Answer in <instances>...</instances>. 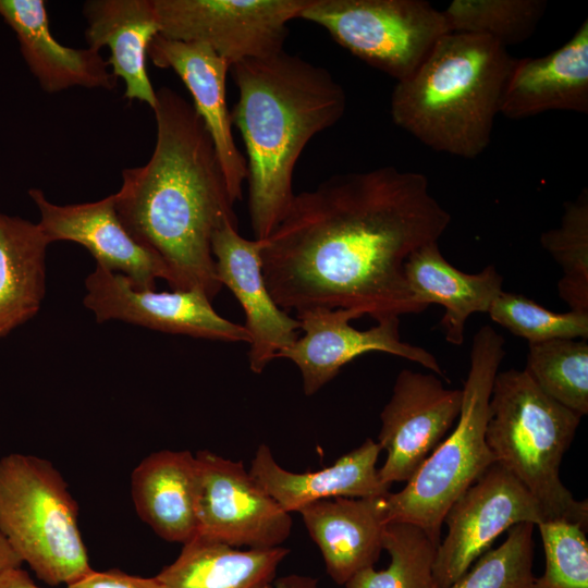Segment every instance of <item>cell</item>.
Wrapping results in <instances>:
<instances>
[{
	"label": "cell",
	"mask_w": 588,
	"mask_h": 588,
	"mask_svg": "<svg viewBox=\"0 0 588 588\" xmlns=\"http://www.w3.org/2000/svg\"><path fill=\"white\" fill-rule=\"evenodd\" d=\"M514 60L487 36L450 32L411 77L396 82L392 121L434 151L476 158L491 142Z\"/></svg>",
	"instance_id": "277c9868"
},
{
	"label": "cell",
	"mask_w": 588,
	"mask_h": 588,
	"mask_svg": "<svg viewBox=\"0 0 588 588\" xmlns=\"http://www.w3.org/2000/svg\"><path fill=\"white\" fill-rule=\"evenodd\" d=\"M196 491L197 465L189 451L154 452L132 473L137 515L169 542L184 544L197 536Z\"/></svg>",
	"instance_id": "cb8c5ba5"
},
{
	"label": "cell",
	"mask_w": 588,
	"mask_h": 588,
	"mask_svg": "<svg viewBox=\"0 0 588 588\" xmlns=\"http://www.w3.org/2000/svg\"><path fill=\"white\" fill-rule=\"evenodd\" d=\"M262 241L240 235L237 225L226 222L212 235L211 252L217 277L236 297L246 316L249 335L248 363L261 373L278 354L298 338L301 323L272 298L262 272Z\"/></svg>",
	"instance_id": "2e32d148"
},
{
	"label": "cell",
	"mask_w": 588,
	"mask_h": 588,
	"mask_svg": "<svg viewBox=\"0 0 588 588\" xmlns=\"http://www.w3.org/2000/svg\"><path fill=\"white\" fill-rule=\"evenodd\" d=\"M159 35L210 47L232 65L281 52L310 0H152Z\"/></svg>",
	"instance_id": "9c48e42d"
},
{
	"label": "cell",
	"mask_w": 588,
	"mask_h": 588,
	"mask_svg": "<svg viewBox=\"0 0 588 588\" xmlns=\"http://www.w3.org/2000/svg\"><path fill=\"white\" fill-rule=\"evenodd\" d=\"M23 563L0 532V573Z\"/></svg>",
	"instance_id": "8d00e7d4"
},
{
	"label": "cell",
	"mask_w": 588,
	"mask_h": 588,
	"mask_svg": "<svg viewBox=\"0 0 588 588\" xmlns=\"http://www.w3.org/2000/svg\"><path fill=\"white\" fill-rule=\"evenodd\" d=\"M289 553L282 546L242 550L196 536L156 577L162 588H272Z\"/></svg>",
	"instance_id": "d4e9b609"
},
{
	"label": "cell",
	"mask_w": 588,
	"mask_h": 588,
	"mask_svg": "<svg viewBox=\"0 0 588 588\" xmlns=\"http://www.w3.org/2000/svg\"><path fill=\"white\" fill-rule=\"evenodd\" d=\"M299 19L396 82L411 77L450 33L442 11L424 0H310Z\"/></svg>",
	"instance_id": "ba28073f"
},
{
	"label": "cell",
	"mask_w": 588,
	"mask_h": 588,
	"mask_svg": "<svg viewBox=\"0 0 588 588\" xmlns=\"http://www.w3.org/2000/svg\"><path fill=\"white\" fill-rule=\"evenodd\" d=\"M88 48L108 47L111 72L124 82V97L156 107L147 71L148 49L159 35L152 0H89L83 7Z\"/></svg>",
	"instance_id": "7402d4cb"
},
{
	"label": "cell",
	"mask_w": 588,
	"mask_h": 588,
	"mask_svg": "<svg viewBox=\"0 0 588 588\" xmlns=\"http://www.w3.org/2000/svg\"><path fill=\"white\" fill-rule=\"evenodd\" d=\"M547 7L546 0H454L442 12L450 32L487 36L506 48L534 34Z\"/></svg>",
	"instance_id": "f546056e"
},
{
	"label": "cell",
	"mask_w": 588,
	"mask_h": 588,
	"mask_svg": "<svg viewBox=\"0 0 588 588\" xmlns=\"http://www.w3.org/2000/svg\"><path fill=\"white\" fill-rule=\"evenodd\" d=\"M504 344V338L490 326L475 333L454 429L402 490L388 494L387 523L416 525L439 544L450 506L494 463L486 428L493 381L505 356Z\"/></svg>",
	"instance_id": "8992f818"
},
{
	"label": "cell",
	"mask_w": 588,
	"mask_h": 588,
	"mask_svg": "<svg viewBox=\"0 0 588 588\" xmlns=\"http://www.w3.org/2000/svg\"><path fill=\"white\" fill-rule=\"evenodd\" d=\"M418 526L408 523H388L382 549L390 555L385 569L367 567L355 574L345 588H438L433 563L438 549Z\"/></svg>",
	"instance_id": "4316f807"
},
{
	"label": "cell",
	"mask_w": 588,
	"mask_h": 588,
	"mask_svg": "<svg viewBox=\"0 0 588 588\" xmlns=\"http://www.w3.org/2000/svg\"><path fill=\"white\" fill-rule=\"evenodd\" d=\"M405 278L415 302L425 310L431 304L444 308L441 327L446 342L463 345L465 323L476 313H488L501 294L503 277L492 265L466 273L441 254L438 242L414 252L405 262Z\"/></svg>",
	"instance_id": "603a6c76"
},
{
	"label": "cell",
	"mask_w": 588,
	"mask_h": 588,
	"mask_svg": "<svg viewBox=\"0 0 588 588\" xmlns=\"http://www.w3.org/2000/svg\"><path fill=\"white\" fill-rule=\"evenodd\" d=\"M380 452L379 443L368 438L331 466L316 471L293 473L277 463L267 444H260L248 473L291 514L314 502L332 498L387 497L390 486L381 481L376 467Z\"/></svg>",
	"instance_id": "d6986e66"
},
{
	"label": "cell",
	"mask_w": 588,
	"mask_h": 588,
	"mask_svg": "<svg viewBox=\"0 0 588 588\" xmlns=\"http://www.w3.org/2000/svg\"><path fill=\"white\" fill-rule=\"evenodd\" d=\"M0 15L15 33L24 61L46 93L115 87L118 78L100 51L71 48L53 37L45 1L0 0Z\"/></svg>",
	"instance_id": "44dd1931"
},
{
	"label": "cell",
	"mask_w": 588,
	"mask_h": 588,
	"mask_svg": "<svg viewBox=\"0 0 588 588\" xmlns=\"http://www.w3.org/2000/svg\"><path fill=\"white\" fill-rule=\"evenodd\" d=\"M49 244L38 223L0 212V338L39 311Z\"/></svg>",
	"instance_id": "484cf974"
},
{
	"label": "cell",
	"mask_w": 588,
	"mask_h": 588,
	"mask_svg": "<svg viewBox=\"0 0 588 588\" xmlns=\"http://www.w3.org/2000/svg\"><path fill=\"white\" fill-rule=\"evenodd\" d=\"M462 399V389L445 388L433 372H399L380 413L378 443L387 458L378 471L383 483L413 477L456 422Z\"/></svg>",
	"instance_id": "7c38bea8"
},
{
	"label": "cell",
	"mask_w": 588,
	"mask_h": 588,
	"mask_svg": "<svg viewBox=\"0 0 588 588\" xmlns=\"http://www.w3.org/2000/svg\"><path fill=\"white\" fill-rule=\"evenodd\" d=\"M540 244L561 267L558 294L569 310L588 313V189L563 206L561 223L540 235Z\"/></svg>",
	"instance_id": "f1b7e54d"
},
{
	"label": "cell",
	"mask_w": 588,
	"mask_h": 588,
	"mask_svg": "<svg viewBox=\"0 0 588 588\" xmlns=\"http://www.w3.org/2000/svg\"><path fill=\"white\" fill-rule=\"evenodd\" d=\"M66 588H162L155 577H140L119 569L97 572L91 569L79 579L69 584Z\"/></svg>",
	"instance_id": "836d02e7"
},
{
	"label": "cell",
	"mask_w": 588,
	"mask_h": 588,
	"mask_svg": "<svg viewBox=\"0 0 588 588\" xmlns=\"http://www.w3.org/2000/svg\"><path fill=\"white\" fill-rule=\"evenodd\" d=\"M495 323L529 344L560 339H588V313H555L525 295L504 292L494 299L489 311Z\"/></svg>",
	"instance_id": "4dcf8cb0"
},
{
	"label": "cell",
	"mask_w": 588,
	"mask_h": 588,
	"mask_svg": "<svg viewBox=\"0 0 588 588\" xmlns=\"http://www.w3.org/2000/svg\"><path fill=\"white\" fill-rule=\"evenodd\" d=\"M0 588H40L28 573L17 567H11L0 573Z\"/></svg>",
	"instance_id": "e575fe53"
},
{
	"label": "cell",
	"mask_w": 588,
	"mask_h": 588,
	"mask_svg": "<svg viewBox=\"0 0 588 588\" xmlns=\"http://www.w3.org/2000/svg\"><path fill=\"white\" fill-rule=\"evenodd\" d=\"M553 110L588 113V21L559 49L516 59L505 82L500 111L520 120Z\"/></svg>",
	"instance_id": "ac0fdd59"
},
{
	"label": "cell",
	"mask_w": 588,
	"mask_h": 588,
	"mask_svg": "<svg viewBox=\"0 0 588 588\" xmlns=\"http://www.w3.org/2000/svg\"><path fill=\"white\" fill-rule=\"evenodd\" d=\"M581 417L558 403L523 369L494 378L486 441L494 463L511 473L541 504L548 522L587 530V500H576L560 478V465Z\"/></svg>",
	"instance_id": "5b68a950"
},
{
	"label": "cell",
	"mask_w": 588,
	"mask_h": 588,
	"mask_svg": "<svg viewBox=\"0 0 588 588\" xmlns=\"http://www.w3.org/2000/svg\"><path fill=\"white\" fill-rule=\"evenodd\" d=\"M546 567L527 588H588V540L578 524L544 522L537 525Z\"/></svg>",
	"instance_id": "d6a6232c"
},
{
	"label": "cell",
	"mask_w": 588,
	"mask_h": 588,
	"mask_svg": "<svg viewBox=\"0 0 588 588\" xmlns=\"http://www.w3.org/2000/svg\"><path fill=\"white\" fill-rule=\"evenodd\" d=\"M148 58L161 69H171L193 98V107L208 131L217 151L231 198H242L247 177L246 159L235 144L226 101V75L231 64L210 47L172 40L157 35Z\"/></svg>",
	"instance_id": "e0dca14e"
},
{
	"label": "cell",
	"mask_w": 588,
	"mask_h": 588,
	"mask_svg": "<svg viewBox=\"0 0 588 588\" xmlns=\"http://www.w3.org/2000/svg\"><path fill=\"white\" fill-rule=\"evenodd\" d=\"M358 318L357 314L340 308L296 313L304 335L282 350L277 358H287L297 366L306 395L318 392L343 366L369 352L402 357L444 377L438 359L430 352L401 340L400 317L379 320L368 330H357L350 324Z\"/></svg>",
	"instance_id": "5bb4252c"
},
{
	"label": "cell",
	"mask_w": 588,
	"mask_h": 588,
	"mask_svg": "<svg viewBox=\"0 0 588 588\" xmlns=\"http://www.w3.org/2000/svg\"><path fill=\"white\" fill-rule=\"evenodd\" d=\"M84 305L98 322L121 320L148 329L225 342H249L244 326L220 316L200 290H137L123 274L96 265L85 280Z\"/></svg>",
	"instance_id": "4fadbf2b"
},
{
	"label": "cell",
	"mask_w": 588,
	"mask_h": 588,
	"mask_svg": "<svg viewBox=\"0 0 588 588\" xmlns=\"http://www.w3.org/2000/svg\"><path fill=\"white\" fill-rule=\"evenodd\" d=\"M195 458L197 536L234 548L282 546L292 530L291 514L254 481L243 461L208 450Z\"/></svg>",
	"instance_id": "8fae6325"
},
{
	"label": "cell",
	"mask_w": 588,
	"mask_h": 588,
	"mask_svg": "<svg viewBox=\"0 0 588 588\" xmlns=\"http://www.w3.org/2000/svg\"><path fill=\"white\" fill-rule=\"evenodd\" d=\"M28 195L39 210L38 224L49 243L69 241L84 246L96 265L125 275L137 290H156L157 279L171 283L166 264L121 222L113 194L74 205H56L39 188H30Z\"/></svg>",
	"instance_id": "9a60e30c"
},
{
	"label": "cell",
	"mask_w": 588,
	"mask_h": 588,
	"mask_svg": "<svg viewBox=\"0 0 588 588\" xmlns=\"http://www.w3.org/2000/svg\"><path fill=\"white\" fill-rule=\"evenodd\" d=\"M155 149L142 167L122 171L113 194L130 234L168 267L173 291L220 292L211 238L226 222L237 225L234 201L200 117L169 87L156 90Z\"/></svg>",
	"instance_id": "7a4b0ae2"
},
{
	"label": "cell",
	"mask_w": 588,
	"mask_h": 588,
	"mask_svg": "<svg viewBox=\"0 0 588 588\" xmlns=\"http://www.w3.org/2000/svg\"><path fill=\"white\" fill-rule=\"evenodd\" d=\"M534 524L519 523L449 588H527L534 578Z\"/></svg>",
	"instance_id": "1f68e13d"
},
{
	"label": "cell",
	"mask_w": 588,
	"mask_h": 588,
	"mask_svg": "<svg viewBox=\"0 0 588 588\" xmlns=\"http://www.w3.org/2000/svg\"><path fill=\"white\" fill-rule=\"evenodd\" d=\"M450 222L422 173L388 166L338 174L294 196L262 241L264 278L284 311L340 308L376 322L418 314L405 262Z\"/></svg>",
	"instance_id": "6da1fadb"
},
{
	"label": "cell",
	"mask_w": 588,
	"mask_h": 588,
	"mask_svg": "<svg viewBox=\"0 0 588 588\" xmlns=\"http://www.w3.org/2000/svg\"><path fill=\"white\" fill-rule=\"evenodd\" d=\"M387 497L332 498L298 512L335 584L344 586L378 561L388 524Z\"/></svg>",
	"instance_id": "ffe728a7"
},
{
	"label": "cell",
	"mask_w": 588,
	"mask_h": 588,
	"mask_svg": "<svg viewBox=\"0 0 588 588\" xmlns=\"http://www.w3.org/2000/svg\"><path fill=\"white\" fill-rule=\"evenodd\" d=\"M272 588H319V586L317 579L310 576L291 574L275 578Z\"/></svg>",
	"instance_id": "d590c367"
},
{
	"label": "cell",
	"mask_w": 588,
	"mask_h": 588,
	"mask_svg": "<svg viewBox=\"0 0 588 588\" xmlns=\"http://www.w3.org/2000/svg\"><path fill=\"white\" fill-rule=\"evenodd\" d=\"M524 370L548 396L580 417L588 414L587 340L529 344Z\"/></svg>",
	"instance_id": "83f0119b"
},
{
	"label": "cell",
	"mask_w": 588,
	"mask_h": 588,
	"mask_svg": "<svg viewBox=\"0 0 588 588\" xmlns=\"http://www.w3.org/2000/svg\"><path fill=\"white\" fill-rule=\"evenodd\" d=\"M231 112L246 149L248 213L255 240L279 225L295 196L293 174L308 142L341 120L346 95L324 68L285 50L231 68Z\"/></svg>",
	"instance_id": "3957f363"
},
{
	"label": "cell",
	"mask_w": 588,
	"mask_h": 588,
	"mask_svg": "<svg viewBox=\"0 0 588 588\" xmlns=\"http://www.w3.org/2000/svg\"><path fill=\"white\" fill-rule=\"evenodd\" d=\"M77 517V502L49 461L23 453L0 458V532L48 585L68 586L93 569Z\"/></svg>",
	"instance_id": "52a82bcc"
},
{
	"label": "cell",
	"mask_w": 588,
	"mask_h": 588,
	"mask_svg": "<svg viewBox=\"0 0 588 588\" xmlns=\"http://www.w3.org/2000/svg\"><path fill=\"white\" fill-rule=\"evenodd\" d=\"M548 522L538 500L497 463L488 467L450 506L433 563L438 588H449L494 540L519 523Z\"/></svg>",
	"instance_id": "30bf717a"
}]
</instances>
